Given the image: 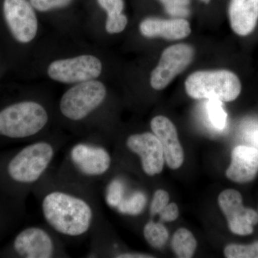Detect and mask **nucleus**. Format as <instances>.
Segmentation results:
<instances>
[{"mask_svg": "<svg viewBox=\"0 0 258 258\" xmlns=\"http://www.w3.org/2000/svg\"><path fill=\"white\" fill-rule=\"evenodd\" d=\"M35 189L45 225L62 240L91 237L100 222L97 191L62 181L52 169Z\"/></svg>", "mask_w": 258, "mask_h": 258, "instance_id": "nucleus-1", "label": "nucleus"}, {"mask_svg": "<svg viewBox=\"0 0 258 258\" xmlns=\"http://www.w3.org/2000/svg\"><path fill=\"white\" fill-rule=\"evenodd\" d=\"M108 97L101 79L68 86L55 105L56 119L76 135H101L98 118Z\"/></svg>", "mask_w": 258, "mask_h": 258, "instance_id": "nucleus-2", "label": "nucleus"}, {"mask_svg": "<svg viewBox=\"0 0 258 258\" xmlns=\"http://www.w3.org/2000/svg\"><path fill=\"white\" fill-rule=\"evenodd\" d=\"M100 135L81 136L68 147L63 160L53 171L59 179L98 192L100 181L112 166L109 151L101 143Z\"/></svg>", "mask_w": 258, "mask_h": 258, "instance_id": "nucleus-3", "label": "nucleus"}, {"mask_svg": "<svg viewBox=\"0 0 258 258\" xmlns=\"http://www.w3.org/2000/svg\"><path fill=\"white\" fill-rule=\"evenodd\" d=\"M68 138L60 131H52L22 148L7 164V174L16 184L35 188L52 169Z\"/></svg>", "mask_w": 258, "mask_h": 258, "instance_id": "nucleus-4", "label": "nucleus"}, {"mask_svg": "<svg viewBox=\"0 0 258 258\" xmlns=\"http://www.w3.org/2000/svg\"><path fill=\"white\" fill-rule=\"evenodd\" d=\"M55 122V105L42 97L23 100L0 111V136L36 139L52 132Z\"/></svg>", "mask_w": 258, "mask_h": 258, "instance_id": "nucleus-5", "label": "nucleus"}, {"mask_svg": "<svg viewBox=\"0 0 258 258\" xmlns=\"http://www.w3.org/2000/svg\"><path fill=\"white\" fill-rule=\"evenodd\" d=\"M47 79L64 86L101 79L104 62L96 52H73L56 56L47 61L44 67Z\"/></svg>", "mask_w": 258, "mask_h": 258, "instance_id": "nucleus-6", "label": "nucleus"}, {"mask_svg": "<svg viewBox=\"0 0 258 258\" xmlns=\"http://www.w3.org/2000/svg\"><path fill=\"white\" fill-rule=\"evenodd\" d=\"M185 90L195 99L231 102L240 94L242 85L237 75L231 71H197L186 79Z\"/></svg>", "mask_w": 258, "mask_h": 258, "instance_id": "nucleus-7", "label": "nucleus"}, {"mask_svg": "<svg viewBox=\"0 0 258 258\" xmlns=\"http://www.w3.org/2000/svg\"><path fill=\"white\" fill-rule=\"evenodd\" d=\"M13 248L20 257H69L64 240L45 224L30 226L20 231L13 240Z\"/></svg>", "mask_w": 258, "mask_h": 258, "instance_id": "nucleus-8", "label": "nucleus"}, {"mask_svg": "<svg viewBox=\"0 0 258 258\" xmlns=\"http://www.w3.org/2000/svg\"><path fill=\"white\" fill-rule=\"evenodd\" d=\"M3 11L5 23L15 41L30 45L40 36V15L29 0H4Z\"/></svg>", "mask_w": 258, "mask_h": 258, "instance_id": "nucleus-9", "label": "nucleus"}, {"mask_svg": "<svg viewBox=\"0 0 258 258\" xmlns=\"http://www.w3.org/2000/svg\"><path fill=\"white\" fill-rule=\"evenodd\" d=\"M194 56L195 50L191 45L180 43L168 47L151 74V86L157 91L167 87L178 75L187 69Z\"/></svg>", "mask_w": 258, "mask_h": 258, "instance_id": "nucleus-10", "label": "nucleus"}, {"mask_svg": "<svg viewBox=\"0 0 258 258\" xmlns=\"http://www.w3.org/2000/svg\"><path fill=\"white\" fill-rule=\"evenodd\" d=\"M126 149L140 159L144 174L154 176L160 174L164 168V150L160 141L153 133L132 134L125 141Z\"/></svg>", "mask_w": 258, "mask_h": 258, "instance_id": "nucleus-11", "label": "nucleus"}, {"mask_svg": "<svg viewBox=\"0 0 258 258\" xmlns=\"http://www.w3.org/2000/svg\"><path fill=\"white\" fill-rule=\"evenodd\" d=\"M218 204L225 215L231 232L239 235H250L258 222L257 212L244 208L242 195L235 189L224 190L218 197Z\"/></svg>", "mask_w": 258, "mask_h": 258, "instance_id": "nucleus-12", "label": "nucleus"}, {"mask_svg": "<svg viewBox=\"0 0 258 258\" xmlns=\"http://www.w3.org/2000/svg\"><path fill=\"white\" fill-rule=\"evenodd\" d=\"M153 134L160 141L164 159L171 169L181 167L184 160V150L180 144L177 130L174 123L164 115H157L151 120Z\"/></svg>", "mask_w": 258, "mask_h": 258, "instance_id": "nucleus-13", "label": "nucleus"}, {"mask_svg": "<svg viewBox=\"0 0 258 258\" xmlns=\"http://www.w3.org/2000/svg\"><path fill=\"white\" fill-rule=\"evenodd\" d=\"M139 30L141 35L147 38L162 37L169 40H182L191 33L189 22L183 18L144 19L139 24Z\"/></svg>", "mask_w": 258, "mask_h": 258, "instance_id": "nucleus-14", "label": "nucleus"}, {"mask_svg": "<svg viewBox=\"0 0 258 258\" xmlns=\"http://www.w3.org/2000/svg\"><path fill=\"white\" fill-rule=\"evenodd\" d=\"M258 171V149L238 146L232 152L231 164L226 171L228 179L237 183L252 181Z\"/></svg>", "mask_w": 258, "mask_h": 258, "instance_id": "nucleus-15", "label": "nucleus"}, {"mask_svg": "<svg viewBox=\"0 0 258 258\" xmlns=\"http://www.w3.org/2000/svg\"><path fill=\"white\" fill-rule=\"evenodd\" d=\"M228 15L235 33L242 37L249 35L258 22V0H230Z\"/></svg>", "mask_w": 258, "mask_h": 258, "instance_id": "nucleus-16", "label": "nucleus"}, {"mask_svg": "<svg viewBox=\"0 0 258 258\" xmlns=\"http://www.w3.org/2000/svg\"><path fill=\"white\" fill-rule=\"evenodd\" d=\"M97 9L104 14L103 30L108 35L121 33L127 28L128 19L125 13V0H94Z\"/></svg>", "mask_w": 258, "mask_h": 258, "instance_id": "nucleus-17", "label": "nucleus"}, {"mask_svg": "<svg viewBox=\"0 0 258 258\" xmlns=\"http://www.w3.org/2000/svg\"><path fill=\"white\" fill-rule=\"evenodd\" d=\"M197 245L198 242L195 236L187 229H178L173 235L171 247L178 257H192L196 250Z\"/></svg>", "mask_w": 258, "mask_h": 258, "instance_id": "nucleus-18", "label": "nucleus"}, {"mask_svg": "<svg viewBox=\"0 0 258 258\" xmlns=\"http://www.w3.org/2000/svg\"><path fill=\"white\" fill-rule=\"evenodd\" d=\"M147 203V198L143 191H134L123 195L121 201L117 207V211L122 215L137 216L144 211Z\"/></svg>", "mask_w": 258, "mask_h": 258, "instance_id": "nucleus-19", "label": "nucleus"}, {"mask_svg": "<svg viewBox=\"0 0 258 258\" xmlns=\"http://www.w3.org/2000/svg\"><path fill=\"white\" fill-rule=\"evenodd\" d=\"M143 233L148 244L156 249L164 247L169 238L167 229L160 222H148L144 225Z\"/></svg>", "mask_w": 258, "mask_h": 258, "instance_id": "nucleus-20", "label": "nucleus"}, {"mask_svg": "<svg viewBox=\"0 0 258 258\" xmlns=\"http://www.w3.org/2000/svg\"><path fill=\"white\" fill-rule=\"evenodd\" d=\"M39 15H51L68 11L76 0H29Z\"/></svg>", "mask_w": 258, "mask_h": 258, "instance_id": "nucleus-21", "label": "nucleus"}, {"mask_svg": "<svg viewBox=\"0 0 258 258\" xmlns=\"http://www.w3.org/2000/svg\"><path fill=\"white\" fill-rule=\"evenodd\" d=\"M125 192V186L123 180L118 177L110 180L104 191L105 201L107 205L111 208H116Z\"/></svg>", "mask_w": 258, "mask_h": 258, "instance_id": "nucleus-22", "label": "nucleus"}, {"mask_svg": "<svg viewBox=\"0 0 258 258\" xmlns=\"http://www.w3.org/2000/svg\"><path fill=\"white\" fill-rule=\"evenodd\" d=\"M207 110L212 125L217 130L225 128L227 115L222 107V102L215 99L209 100Z\"/></svg>", "mask_w": 258, "mask_h": 258, "instance_id": "nucleus-23", "label": "nucleus"}, {"mask_svg": "<svg viewBox=\"0 0 258 258\" xmlns=\"http://www.w3.org/2000/svg\"><path fill=\"white\" fill-rule=\"evenodd\" d=\"M224 254L227 258H258V242L249 245L228 244L224 249Z\"/></svg>", "mask_w": 258, "mask_h": 258, "instance_id": "nucleus-24", "label": "nucleus"}, {"mask_svg": "<svg viewBox=\"0 0 258 258\" xmlns=\"http://www.w3.org/2000/svg\"><path fill=\"white\" fill-rule=\"evenodd\" d=\"M164 5L165 10L169 15L179 18L187 16L189 13L188 8L191 0H159Z\"/></svg>", "mask_w": 258, "mask_h": 258, "instance_id": "nucleus-25", "label": "nucleus"}, {"mask_svg": "<svg viewBox=\"0 0 258 258\" xmlns=\"http://www.w3.org/2000/svg\"><path fill=\"white\" fill-rule=\"evenodd\" d=\"M169 199L170 198H169V193L165 190H157L154 194L152 203H151V215L154 216L159 214V212L169 204Z\"/></svg>", "mask_w": 258, "mask_h": 258, "instance_id": "nucleus-26", "label": "nucleus"}, {"mask_svg": "<svg viewBox=\"0 0 258 258\" xmlns=\"http://www.w3.org/2000/svg\"><path fill=\"white\" fill-rule=\"evenodd\" d=\"M159 215H160L161 220L163 221H174L179 217V208L176 203L168 204L165 208L159 212Z\"/></svg>", "mask_w": 258, "mask_h": 258, "instance_id": "nucleus-27", "label": "nucleus"}, {"mask_svg": "<svg viewBox=\"0 0 258 258\" xmlns=\"http://www.w3.org/2000/svg\"><path fill=\"white\" fill-rule=\"evenodd\" d=\"M247 142L252 144L253 147L258 149V128H251L246 132Z\"/></svg>", "mask_w": 258, "mask_h": 258, "instance_id": "nucleus-28", "label": "nucleus"}, {"mask_svg": "<svg viewBox=\"0 0 258 258\" xmlns=\"http://www.w3.org/2000/svg\"><path fill=\"white\" fill-rule=\"evenodd\" d=\"M201 1L205 3V4H209L211 0H201Z\"/></svg>", "mask_w": 258, "mask_h": 258, "instance_id": "nucleus-29", "label": "nucleus"}]
</instances>
